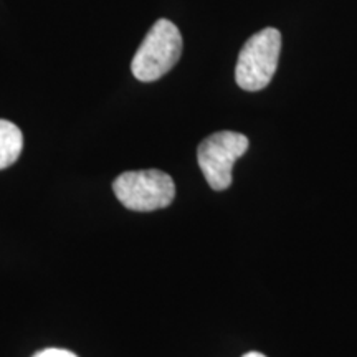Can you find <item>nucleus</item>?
<instances>
[{"label": "nucleus", "instance_id": "f257e3e1", "mask_svg": "<svg viewBox=\"0 0 357 357\" xmlns=\"http://www.w3.org/2000/svg\"><path fill=\"white\" fill-rule=\"evenodd\" d=\"M182 55V35L167 19L151 26L131 61V71L139 82L151 83L169 73Z\"/></svg>", "mask_w": 357, "mask_h": 357}, {"label": "nucleus", "instance_id": "f03ea898", "mask_svg": "<svg viewBox=\"0 0 357 357\" xmlns=\"http://www.w3.org/2000/svg\"><path fill=\"white\" fill-rule=\"evenodd\" d=\"M280 52L281 33L273 26L250 37L236 60V84L245 91H260L266 88L278 68Z\"/></svg>", "mask_w": 357, "mask_h": 357}, {"label": "nucleus", "instance_id": "7ed1b4c3", "mask_svg": "<svg viewBox=\"0 0 357 357\" xmlns=\"http://www.w3.org/2000/svg\"><path fill=\"white\" fill-rule=\"evenodd\" d=\"M113 190L119 202L134 212L166 208L176 197L172 177L158 169L123 172L113 182Z\"/></svg>", "mask_w": 357, "mask_h": 357}, {"label": "nucleus", "instance_id": "20e7f679", "mask_svg": "<svg viewBox=\"0 0 357 357\" xmlns=\"http://www.w3.org/2000/svg\"><path fill=\"white\" fill-rule=\"evenodd\" d=\"M250 141L245 134L218 131L199 144L197 160L207 184L213 190H227L231 185L234 166L248 151Z\"/></svg>", "mask_w": 357, "mask_h": 357}, {"label": "nucleus", "instance_id": "39448f33", "mask_svg": "<svg viewBox=\"0 0 357 357\" xmlns=\"http://www.w3.org/2000/svg\"><path fill=\"white\" fill-rule=\"evenodd\" d=\"M24 149V134L19 126L0 119V171L10 167L20 158Z\"/></svg>", "mask_w": 357, "mask_h": 357}, {"label": "nucleus", "instance_id": "423d86ee", "mask_svg": "<svg viewBox=\"0 0 357 357\" xmlns=\"http://www.w3.org/2000/svg\"><path fill=\"white\" fill-rule=\"evenodd\" d=\"M33 357H78L77 354H73L71 351L66 349H56V347H48V349H43L35 354Z\"/></svg>", "mask_w": 357, "mask_h": 357}, {"label": "nucleus", "instance_id": "0eeeda50", "mask_svg": "<svg viewBox=\"0 0 357 357\" xmlns=\"http://www.w3.org/2000/svg\"><path fill=\"white\" fill-rule=\"evenodd\" d=\"M242 357H266V356H265V354H261V352L252 351V352H247V354L242 356Z\"/></svg>", "mask_w": 357, "mask_h": 357}]
</instances>
